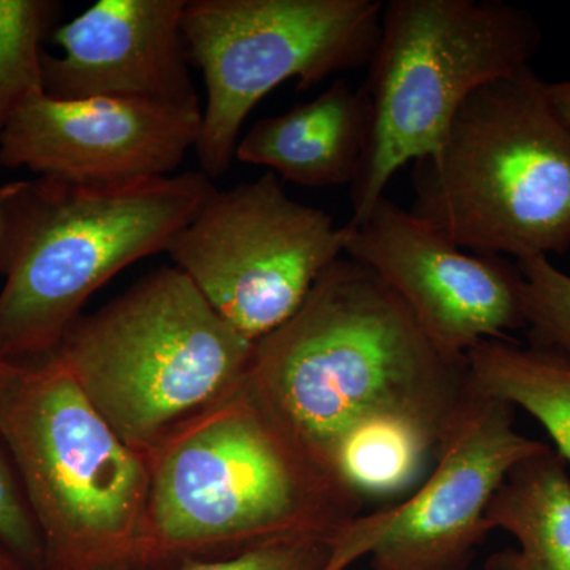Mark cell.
Returning a JSON list of instances; mask_svg holds the SVG:
<instances>
[{"label": "cell", "instance_id": "obj_18", "mask_svg": "<svg viewBox=\"0 0 570 570\" xmlns=\"http://www.w3.org/2000/svg\"><path fill=\"white\" fill-rule=\"evenodd\" d=\"M58 11L51 0H0V132L32 94L45 91L41 39Z\"/></svg>", "mask_w": 570, "mask_h": 570}, {"label": "cell", "instance_id": "obj_22", "mask_svg": "<svg viewBox=\"0 0 570 570\" xmlns=\"http://www.w3.org/2000/svg\"><path fill=\"white\" fill-rule=\"evenodd\" d=\"M547 94L554 110L570 126V81L547 82Z\"/></svg>", "mask_w": 570, "mask_h": 570}, {"label": "cell", "instance_id": "obj_6", "mask_svg": "<svg viewBox=\"0 0 570 570\" xmlns=\"http://www.w3.org/2000/svg\"><path fill=\"white\" fill-rule=\"evenodd\" d=\"M253 351L181 269L165 266L78 318L56 355L112 431L145 455L238 389Z\"/></svg>", "mask_w": 570, "mask_h": 570}, {"label": "cell", "instance_id": "obj_19", "mask_svg": "<svg viewBox=\"0 0 570 570\" xmlns=\"http://www.w3.org/2000/svg\"><path fill=\"white\" fill-rule=\"evenodd\" d=\"M523 276L524 328L530 346L570 366V276L546 255L517 261Z\"/></svg>", "mask_w": 570, "mask_h": 570}, {"label": "cell", "instance_id": "obj_16", "mask_svg": "<svg viewBox=\"0 0 570 570\" xmlns=\"http://www.w3.org/2000/svg\"><path fill=\"white\" fill-rule=\"evenodd\" d=\"M469 384L538 420L570 463V366L560 356L512 340L483 341L466 354Z\"/></svg>", "mask_w": 570, "mask_h": 570}, {"label": "cell", "instance_id": "obj_10", "mask_svg": "<svg viewBox=\"0 0 570 570\" xmlns=\"http://www.w3.org/2000/svg\"><path fill=\"white\" fill-rule=\"evenodd\" d=\"M517 407L471 387L425 480L401 504L360 515L328 570L371 554L373 570H464L489 535L487 508L510 469L550 445L515 430Z\"/></svg>", "mask_w": 570, "mask_h": 570}, {"label": "cell", "instance_id": "obj_15", "mask_svg": "<svg viewBox=\"0 0 570 570\" xmlns=\"http://www.w3.org/2000/svg\"><path fill=\"white\" fill-rule=\"evenodd\" d=\"M489 530L519 542L491 554L483 570H570V478L554 449L510 469L485 512Z\"/></svg>", "mask_w": 570, "mask_h": 570}, {"label": "cell", "instance_id": "obj_20", "mask_svg": "<svg viewBox=\"0 0 570 570\" xmlns=\"http://www.w3.org/2000/svg\"><path fill=\"white\" fill-rule=\"evenodd\" d=\"M0 539L32 569L43 570V543L20 475L0 439Z\"/></svg>", "mask_w": 570, "mask_h": 570}, {"label": "cell", "instance_id": "obj_8", "mask_svg": "<svg viewBox=\"0 0 570 570\" xmlns=\"http://www.w3.org/2000/svg\"><path fill=\"white\" fill-rule=\"evenodd\" d=\"M382 13L381 0H187L184 39L208 92L202 171L214 179L230 168L243 124L277 86L309 89L367 66Z\"/></svg>", "mask_w": 570, "mask_h": 570}, {"label": "cell", "instance_id": "obj_7", "mask_svg": "<svg viewBox=\"0 0 570 570\" xmlns=\"http://www.w3.org/2000/svg\"><path fill=\"white\" fill-rule=\"evenodd\" d=\"M542 31L530 11L499 0H390L362 86L370 134L351 184L358 225L403 165L436 151L480 86L531 67Z\"/></svg>", "mask_w": 570, "mask_h": 570}, {"label": "cell", "instance_id": "obj_17", "mask_svg": "<svg viewBox=\"0 0 570 570\" xmlns=\"http://www.w3.org/2000/svg\"><path fill=\"white\" fill-rule=\"evenodd\" d=\"M441 444L411 420H367L341 442L333 469L363 501H389L417 489L436 463Z\"/></svg>", "mask_w": 570, "mask_h": 570}, {"label": "cell", "instance_id": "obj_12", "mask_svg": "<svg viewBox=\"0 0 570 570\" xmlns=\"http://www.w3.org/2000/svg\"><path fill=\"white\" fill-rule=\"evenodd\" d=\"M202 118L200 105L62 100L40 91L0 132V165L77 183L163 178L197 145Z\"/></svg>", "mask_w": 570, "mask_h": 570}, {"label": "cell", "instance_id": "obj_23", "mask_svg": "<svg viewBox=\"0 0 570 570\" xmlns=\"http://www.w3.org/2000/svg\"><path fill=\"white\" fill-rule=\"evenodd\" d=\"M0 570H36L0 539Z\"/></svg>", "mask_w": 570, "mask_h": 570}, {"label": "cell", "instance_id": "obj_11", "mask_svg": "<svg viewBox=\"0 0 570 570\" xmlns=\"http://www.w3.org/2000/svg\"><path fill=\"white\" fill-rule=\"evenodd\" d=\"M347 227L344 255L376 273L445 354L466 356L483 341L524 328L517 262L468 254L387 197Z\"/></svg>", "mask_w": 570, "mask_h": 570}, {"label": "cell", "instance_id": "obj_9", "mask_svg": "<svg viewBox=\"0 0 570 570\" xmlns=\"http://www.w3.org/2000/svg\"><path fill=\"white\" fill-rule=\"evenodd\" d=\"M348 227L292 200L275 174L217 190L167 253L217 314L257 343L344 257Z\"/></svg>", "mask_w": 570, "mask_h": 570}, {"label": "cell", "instance_id": "obj_13", "mask_svg": "<svg viewBox=\"0 0 570 570\" xmlns=\"http://www.w3.org/2000/svg\"><path fill=\"white\" fill-rule=\"evenodd\" d=\"M187 0H99L56 29L61 56L43 55L55 99L200 105L183 32Z\"/></svg>", "mask_w": 570, "mask_h": 570}, {"label": "cell", "instance_id": "obj_14", "mask_svg": "<svg viewBox=\"0 0 570 570\" xmlns=\"http://www.w3.org/2000/svg\"><path fill=\"white\" fill-rule=\"evenodd\" d=\"M367 134L365 91L337 80L311 102L261 119L238 141L235 157L298 186H351L365 154Z\"/></svg>", "mask_w": 570, "mask_h": 570}, {"label": "cell", "instance_id": "obj_5", "mask_svg": "<svg viewBox=\"0 0 570 570\" xmlns=\"http://www.w3.org/2000/svg\"><path fill=\"white\" fill-rule=\"evenodd\" d=\"M0 439L43 543V570H140L146 455L52 354L0 362Z\"/></svg>", "mask_w": 570, "mask_h": 570}, {"label": "cell", "instance_id": "obj_21", "mask_svg": "<svg viewBox=\"0 0 570 570\" xmlns=\"http://www.w3.org/2000/svg\"><path fill=\"white\" fill-rule=\"evenodd\" d=\"M335 542L284 540L225 560L187 562L176 570H328Z\"/></svg>", "mask_w": 570, "mask_h": 570}, {"label": "cell", "instance_id": "obj_4", "mask_svg": "<svg viewBox=\"0 0 570 570\" xmlns=\"http://www.w3.org/2000/svg\"><path fill=\"white\" fill-rule=\"evenodd\" d=\"M412 216L464 250L570 249V126L531 67L475 89L412 174Z\"/></svg>", "mask_w": 570, "mask_h": 570}, {"label": "cell", "instance_id": "obj_3", "mask_svg": "<svg viewBox=\"0 0 570 570\" xmlns=\"http://www.w3.org/2000/svg\"><path fill=\"white\" fill-rule=\"evenodd\" d=\"M216 193L202 170L0 187V362L56 354L88 299L127 266L167 253Z\"/></svg>", "mask_w": 570, "mask_h": 570}, {"label": "cell", "instance_id": "obj_2", "mask_svg": "<svg viewBox=\"0 0 570 570\" xmlns=\"http://www.w3.org/2000/svg\"><path fill=\"white\" fill-rule=\"evenodd\" d=\"M145 455L140 570L225 560L284 540H337L365 504L284 430L245 381Z\"/></svg>", "mask_w": 570, "mask_h": 570}, {"label": "cell", "instance_id": "obj_1", "mask_svg": "<svg viewBox=\"0 0 570 570\" xmlns=\"http://www.w3.org/2000/svg\"><path fill=\"white\" fill-rule=\"evenodd\" d=\"M245 384L335 475L341 442L367 420H411L444 442L471 395L466 356L441 351L406 303L346 255L254 343Z\"/></svg>", "mask_w": 570, "mask_h": 570}]
</instances>
